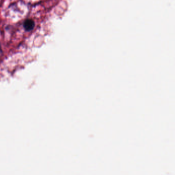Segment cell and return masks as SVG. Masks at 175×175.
I'll list each match as a JSON object with an SVG mask.
<instances>
[{"label":"cell","mask_w":175,"mask_h":175,"mask_svg":"<svg viewBox=\"0 0 175 175\" xmlns=\"http://www.w3.org/2000/svg\"><path fill=\"white\" fill-rule=\"evenodd\" d=\"M23 26L26 31H30L32 30L33 28H34V22L30 19L26 20V21H25Z\"/></svg>","instance_id":"1"}]
</instances>
